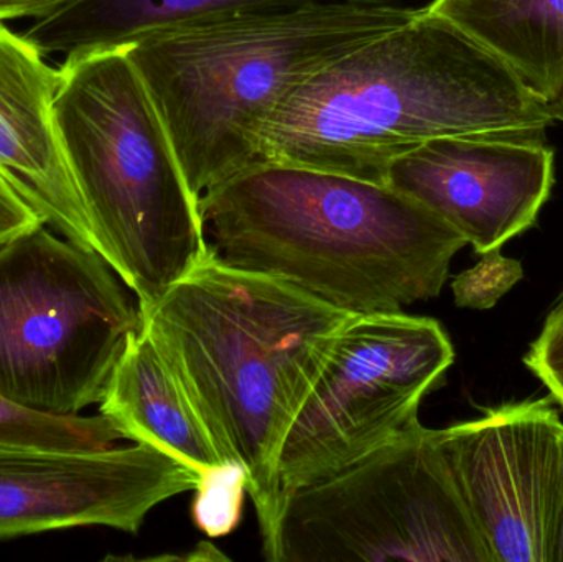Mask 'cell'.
Here are the masks:
<instances>
[{"mask_svg":"<svg viewBox=\"0 0 563 562\" xmlns=\"http://www.w3.org/2000/svg\"><path fill=\"white\" fill-rule=\"evenodd\" d=\"M99 412L128 441L162 449L201 475L230 464L144 329L129 339Z\"/></svg>","mask_w":563,"mask_h":562,"instance_id":"obj_14","label":"cell"},{"mask_svg":"<svg viewBox=\"0 0 563 562\" xmlns=\"http://www.w3.org/2000/svg\"><path fill=\"white\" fill-rule=\"evenodd\" d=\"M194 520L207 537L233 533L243 517L247 494L246 471L240 464H227L201 475L195 488Z\"/></svg>","mask_w":563,"mask_h":562,"instance_id":"obj_17","label":"cell"},{"mask_svg":"<svg viewBox=\"0 0 563 562\" xmlns=\"http://www.w3.org/2000/svg\"><path fill=\"white\" fill-rule=\"evenodd\" d=\"M525 363L563 408V310L549 312Z\"/></svg>","mask_w":563,"mask_h":562,"instance_id":"obj_19","label":"cell"},{"mask_svg":"<svg viewBox=\"0 0 563 562\" xmlns=\"http://www.w3.org/2000/svg\"><path fill=\"white\" fill-rule=\"evenodd\" d=\"M141 313L224 461L246 471L264 540L280 510L277 465L288 429L356 313L211 253Z\"/></svg>","mask_w":563,"mask_h":562,"instance_id":"obj_3","label":"cell"},{"mask_svg":"<svg viewBox=\"0 0 563 562\" xmlns=\"http://www.w3.org/2000/svg\"><path fill=\"white\" fill-rule=\"evenodd\" d=\"M321 0H71L23 33L42 53L124 48L148 36ZM380 3L393 0H350Z\"/></svg>","mask_w":563,"mask_h":562,"instance_id":"obj_13","label":"cell"},{"mask_svg":"<svg viewBox=\"0 0 563 562\" xmlns=\"http://www.w3.org/2000/svg\"><path fill=\"white\" fill-rule=\"evenodd\" d=\"M122 439H125L124 431L108 416L46 415L0 395V445L96 452L114 448Z\"/></svg>","mask_w":563,"mask_h":562,"instance_id":"obj_16","label":"cell"},{"mask_svg":"<svg viewBox=\"0 0 563 562\" xmlns=\"http://www.w3.org/2000/svg\"><path fill=\"white\" fill-rule=\"evenodd\" d=\"M56 122L96 251L157 302L210 254L200 198L125 48L66 56Z\"/></svg>","mask_w":563,"mask_h":562,"instance_id":"obj_5","label":"cell"},{"mask_svg":"<svg viewBox=\"0 0 563 562\" xmlns=\"http://www.w3.org/2000/svg\"><path fill=\"white\" fill-rule=\"evenodd\" d=\"M45 224V217L0 174V247Z\"/></svg>","mask_w":563,"mask_h":562,"instance_id":"obj_20","label":"cell"},{"mask_svg":"<svg viewBox=\"0 0 563 562\" xmlns=\"http://www.w3.org/2000/svg\"><path fill=\"white\" fill-rule=\"evenodd\" d=\"M128 289L98 251L45 227L0 247V395L56 416L99 405L142 329Z\"/></svg>","mask_w":563,"mask_h":562,"instance_id":"obj_6","label":"cell"},{"mask_svg":"<svg viewBox=\"0 0 563 562\" xmlns=\"http://www.w3.org/2000/svg\"><path fill=\"white\" fill-rule=\"evenodd\" d=\"M551 111H552V114H554L555 121L563 122V92H562L561 98L558 99V101L552 102Z\"/></svg>","mask_w":563,"mask_h":562,"instance_id":"obj_23","label":"cell"},{"mask_svg":"<svg viewBox=\"0 0 563 562\" xmlns=\"http://www.w3.org/2000/svg\"><path fill=\"white\" fill-rule=\"evenodd\" d=\"M271 562H495L422 422L360 461L282 497L263 540Z\"/></svg>","mask_w":563,"mask_h":562,"instance_id":"obj_7","label":"cell"},{"mask_svg":"<svg viewBox=\"0 0 563 562\" xmlns=\"http://www.w3.org/2000/svg\"><path fill=\"white\" fill-rule=\"evenodd\" d=\"M437 434L495 562H551L563 436L554 398L506 403Z\"/></svg>","mask_w":563,"mask_h":562,"instance_id":"obj_9","label":"cell"},{"mask_svg":"<svg viewBox=\"0 0 563 562\" xmlns=\"http://www.w3.org/2000/svg\"><path fill=\"white\" fill-rule=\"evenodd\" d=\"M427 9L506 63L542 101L563 92V0H433Z\"/></svg>","mask_w":563,"mask_h":562,"instance_id":"obj_15","label":"cell"},{"mask_svg":"<svg viewBox=\"0 0 563 562\" xmlns=\"http://www.w3.org/2000/svg\"><path fill=\"white\" fill-rule=\"evenodd\" d=\"M62 73L23 35L0 23V174L66 240L95 238L59 135L55 99Z\"/></svg>","mask_w":563,"mask_h":562,"instance_id":"obj_12","label":"cell"},{"mask_svg":"<svg viewBox=\"0 0 563 562\" xmlns=\"http://www.w3.org/2000/svg\"><path fill=\"white\" fill-rule=\"evenodd\" d=\"M482 256L475 266L453 279V297L463 309H493L525 277L522 264L505 256L501 250L488 251Z\"/></svg>","mask_w":563,"mask_h":562,"instance_id":"obj_18","label":"cell"},{"mask_svg":"<svg viewBox=\"0 0 563 562\" xmlns=\"http://www.w3.org/2000/svg\"><path fill=\"white\" fill-rule=\"evenodd\" d=\"M551 562H563V436L561 449V481H559L558 525H555V541Z\"/></svg>","mask_w":563,"mask_h":562,"instance_id":"obj_22","label":"cell"},{"mask_svg":"<svg viewBox=\"0 0 563 562\" xmlns=\"http://www.w3.org/2000/svg\"><path fill=\"white\" fill-rule=\"evenodd\" d=\"M554 122L503 59L426 7L288 89L264 131L263 161L386 185L397 158L433 139Z\"/></svg>","mask_w":563,"mask_h":562,"instance_id":"obj_1","label":"cell"},{"mask_svg":"<svg viewBox=\"0 0 563 562\" xmlns=\"http://www.w3.org/2000/svg\"><path fill=\"white\" fill-rule=\"evenodd\" d=\"M71 0H0V23L9 20L42 19Z\"/></svg>","mask_w":563,"mask_h":562,"instance_id":"obj_21","label":"cell"},{"mask_svg":"<svg viewBox=\"0 0 563 562\" xmlns=\"http://www.w3.org/2000/svg\"><path fill=\"white\" fill-rule=\"evenodd\" d=\"M208 250L364 313L435 299L466 240L389 185L260 161L200 197Z\"/></svg>","mask_w":563,"mask_h":562,"instance_id":"obj_2","label":"cell"},{"mask_svg":"<svg viewBox=\"0 0 563 562\" xmlns=\"http://www.w3.org/2000/svg\"><path fill=\"white\" fill-rule=\"evenodd\" d=\"M563 310V289L562 293L559 294L558 300H555L554 306H552L551 312H561Z\"/></svg>","mask_w":563,"mask_h":562,"instance_id":"obj_24","label":"cell"},{"mask_svg":"<svg viewBox=\"0 0 563 562\" xmlns=\"http://www.w3.org/2000/svg\"><path fill=\"white\" fill-rule=\"evenodd\" d=\"M455 350L440 322L399 312L354 316L305 396L279 455L282 497L383 448L419 421Z\"/></svg>","mask_w":563,"mask_h":562,"instance_id":"obj_8","label":"cell"},{"mask_svg":"<svg viewBox=\"0 0 563 562\" xmlns=\"http://www.w3.org/2000/svg\"><path fill=\"white\" fill-rule=\"evenodd\" d=\"M386 185L485 254L534 227L554 187V148L545 132L433 139L397 158Z\"/></svg>","mask_w":563,"mask_h":562,"instance_id":"obj_11","label":"cell"},{"mask_svg":"<svg viewBox=\"0 0 563 562\" xmlns=\"http://www.w3.org/2000/svg\"><path fill=\"white\" fill-rule=\"evenodd\" d=\"M201 474L154 445L96 452L0 445V540L106 527L137 535L147 515Z\"/></svg>","mask_w":563,"mask_h":562,"instance_id":"obj_10","label":"cell"},{"mask_svg":"<svg viewBox=\"0 0 563 562\" xmlns=\"http://www.w3.org/2000/svg\"><path fill=\"white\" fill-rule=\"evenodd\" d=\"M417 9L321 0L148 36L124 46L198 198L263 161L267 122L288 89Z\"/></svg>","mask_w":563,"mask_h":562,"instance_id":"obj_4","label":"cell"}]
</instances>
